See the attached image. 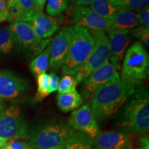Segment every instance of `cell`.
Masks as SVG:
<instances>
[{
    "label": "cell",
    "mask_w": 149,
    "mask_h": 149,
    "mask_svg": "<svg viewBox=\"0 0 149 149\" xmlns=\"http://www.w3.org/2000/svg\"><path fill=\"white\" fill-rule=\"evenodd\" d=\"M116 120L117 131L131 136L142 135L149 129V94L146 86L135 88Z\"/></svg>",
    "instance_id": "cell-1"
},
{
    "label": "cell",
    "mask_w": 149,
    "mask_h": 149,
    "mask_svg": "<svg viewBox=\"0 0 149 149\" xmlns=\"http://www.w3.org/2000/svg\"><path fill=\"white\" fill-rule=\"evenodd\" d=\"M135 90L120 79L98 88L93 95L91 107L97 122H103L117 113Z\"/></svg>",
    "instance_id": "cell-2"
},
{
    "label": "cell",
    "mask_w": 149,
    "mask_h": 149,
    "mask_svg": "<svg viewBox=\"0 0 149 149\" xmlns=\"http://www.w3.org/2000/svg\"><path fill=\"white\" fill-rule=\"evenodd\" d=\"M148 55L143 44L135 42L126 51L121 68L120 79L126 84L136 88L148 77Z\"/></svg>",
    "instance_id": "cell-3"
},
{
    "label": "cell",
    "mask_w": 149,
    "mask_h": 149,
    "mask_svg": "<svg viewBox=\"0 0 149 149\" xmlns=\"http://www.w3.org/2000/svg\"><path fill=\"white\" fill-rule=\"evenodd\" d=\"M74 130L68 124L52 121L28 131L26 137L37 149L63 148Z\"/></svg>",
    "instance_id": "cell-4"
},
{
    "label": "cell",
    "mask_w": 149,
    "mask_h": 149,
    "mask_svg": "<svg viewBox=\"0 0 149 149\" xmlns=\"http://www.w3.org/2000/svg\"><path fill=\"white\" fill-rule=\"evenodd\" d=\"M94 40L88 29L72 26L71 42L62 66V72L68 75H74L86 62L92 51Z\"/></svg>",
    "instance_id": "cell-5"
},
{
    "label": "cell",
    "mask_w": 149,
    "mask_h": 149,
    "mask_svg": "<svg viewBox=\"0 0 149 149\" xmlns=\"http://www.w3.org/2000/svg\"><path fill=\"white\" fill-rule=\"evenodd\" d=\"M89 31L94 40V46L86 62L75 74L74 77L78 84L84 81L110 58L109 41L105 33L99 31Z\"/></svg>",
    "instance_id": "cell-6"
},
{
    "label": "cell",
    "mask_w": 149,
    "mask_h": 149,
    "mask_svg": "<svg viewBox=\"0 0 149 149\" xmlns=\"http://www.w3.org/2000/svg\"><path fill=\"white\" fill-rule=\"evenodd\" d=\"M29 128L17 106H12L0 113V137L9 141L26 137Z\"/></svg>",
    "instance_id": "cell-7"
},
{
    "label": "cell",
    "mask_w": 149,
    "mask_h": 149,
    "mask_svg": "<svg viewBox=\"0 0 149 149\" xmlns=\"http://www.w3.org/2000/svg\"><path fill=\"white\" fill-rule=\"evenodd\" d=\"M119 79L120 77L117 70L109 61H107L84 81L81 88L82 95L85 98L90 97L100 87L110 81Z\"/></svg>",
    "instance_id": "cell-8"
},
{
    "label": "cell",
    "mask_w": 149,
    "mask_h": 149,
    "mask_svg": "<svg viewBox=\"0 0 149 149\" xmlns=\"http://www.w3.org/2000/svg\"><path fill=\"white\" fill-rule=\"evenodd\" d=\"M71 16L72 21L75 24V26L102 32H109L113 29L111 20L98 15L91 8L86 6L74 7Z\"/></svg>",
    "instance_id": "cell-9"
},
{
    "label": "cell",
    "mask_w": 149,
    "mask_h": 149,
    "mask_svg": "<svg viewBox=\"0 0 149 149\" xmlns=\"http://www.w3.org/2000/svg\"><path fill=\"white\" fill-rule=\"evenodd\" d=\"M68 125L74 130L86 134L93 139L100 132L97 122L88 104L74 110L68 120Z\"/></svg>",
    "instance_id": "cell-10"
},
{
    "label": "cell",
    "mask_w": 149,
    "mask_h": 149,
    "mask_svg": "<svg viewBox=\"0 0 149 149\" xmlns=\"http://www.w3.org/2000/svg\"><path fill=\"white\" fill-rule=\"evenodd\" d=\"M72 35V26L65 27L54 37L51 44L49 65L53 70L62 67L68 53Z\"/></svg>",
    "instance_id": "cell-11"
},
{
    "label": "cell",
    "mask_w": 149,
    "mask_h": 149,
    "mask_svg": "<svg viewBox=\"0 0 149 149\" xmlns=\"http://www.w3.org/2000/svg\"><path fill=\"white\" fill-rule=\"evenodd\" d=\"M130 30L112 29L109 31L111 63L117 70L122 68L124 52L130 43Z\"/></svg>",
    "instance_id": "cell-12"
},
{
    "label": "cell",
    "mask_w": 149,
    "mask_h": 149,
    "mask_svg": "<svg viewBox=\"0 0 149 149\" xmlns=\"http://www.w3.org/2000/svg\"><path fill=\"white\" fill-rule=\"evenodd\" d=\"M29 84L24 78L6 70H0V98L14 100L25 94Z\"/></svg>",
    "instance_id": "cell-13"
},
{
    "label": "cell",
    "mask_w": 149,
    "mask_h": 149,
    "mask_svg": "<svg viewBox=\"0 0 149 149\" xmlns=\"http://www.w3.org/2000/svg\"><path fill=\"white\" fill-rule=\"evenodd\" d=\"M93 140L95 149H132L133 144L131 135L111 130L99 132Z\"/></svg>",
    "instance_id": "cell-14"
},
{
    "label": "cell",
    "mask_w": 149,
    "mask_h": 149,
    "mask_svg": "<svg viewBox=\"0 0 149 149\" xmlns=\"http://www.w3.org/2000/svg\"><path fill=\"white\" fill-rule=\"evenodd\" d=\"M17 22H27L30 24L37 26L45 33L46 38L52 36L59 29L57 22L42 11L33 10L26 13L22 15Z\"/></svg>",
    "instance_id": "cell-15"
},
{
    "label": "cell",
    "mask_w": 149,
    "mask_h": 149,
    "mask_svg": "<svg viewBox=\"0 0 149 149\" xmlns=\"http://www.w3.org/2000/svg\"><path fill=\"white\" fill-rule=\"evenodd\" d=\"M9 29L15 42H17L22 48L37 51L36 37L31 24L24 22H15Z\"/></svg>",
    "instance_id": "cell-16"
},
{
    "label": "cell",
    "mask_w": 149,
    "mask_h": 149,
    "mask_svg": "<svg viewBox=\"0 0 149 149\" xmlns=\"http://www.w3.org/2000/svg\"><path fill=\"white\" fill-rule=\"evenodd\" d=\"M113 29L129 30L139 25L137 14L133 11L120 10L111 19Z\"/></svg>",
    "instance_id": "cell-17"
},
{
    "label": "cell",
    "mask_w": 149,
    "mask_h": 149,
    "mask_svg": "<svg viewBox=\"0 0 149 149\" xmlns=\"http://www.w3.org/2000/svg\"><path fill=\"white\" fill-rule=\"evenodd\" d=\"M90 7L93 12L107 19H111L117 12L122 10L117 0H93Z\"/></svg>",
    "instance_id": "cell-18"
},
{
    "label": "cell",
    "mask_w": 149,
    "mask_h": 149,
    "mask_svg": "<svg viewBox=\"0 0 149 149\" xmlns=\"http://www.w3.org/2000/svg\"><path fill=\"white\" fill-rule=\"evenodd\" d=\"M83 102L84 100L81 95L77 91L70 93H59L57 96V106L64 113L78 109Z\"/></svg>",
    "instance_id": "cell-19"
},
{
    "label": "cell",
    "mask_w": 149,
    "mask_h": 149,
    "mask_svg": "<svg viewBox=\"0 0 149 149\" xmlns=\"http://www.w3.org/2000/svg\"><path fill=\"white\" fill-rule=\"evenodd\" d=\"M64 149H95L93 138L81 132L74 131L66 141Z\"/></svg>",
    "instance_id": "cell-20"
},
{
    "label": "cell",
    "mask_w": 149,
    "mask_h": 149,
    "mask_svg": "<svg viewBox=\"0 0 149 149\" xmlns=\"http://www.w3.org/2000/svg\"><path fill=\"white\" fill-rule=\"evenodd\" d=\"M51 45L48 46L45 49L31 62L30 69L35 76L45 73L49 65Z\"/></svg>",
    "instance_id": "cell-21"
},
{
    "label": "cell",
    "mask_w": 149,
    "mask_h": 149,
    "mask_svg": "<svg viewBox=\"0 0 149 149\" xmlns=\"http://www.w3.org/2000/svg\"><path fill=\"white\" fill-rule=\"evenodd\" d=\"M37 91L35 97V102H41L49 95L48 86H49V74L42 73L37 77Z\"/></svg>",
    "instance_id": "cell-22"
},
{
    "label": "cell",
    "mask_w": 149,
    "mask_h": 149,
    "mask_svg": "<svg viewBox=\"0 0 149 149\" xmlns=\"http://www.w3.org/2000/svg\"><path fill=\"white\" fill-rule=\"evenodd\" d=\"M15 41L9 28L0 29V53H9L13 47Z\"/></svg>",
    "instance_id": "cell-23"
},
{
    "label": "cell",
    "mask_w": 149,
    "mask_h": 149,
    "mask_svg": "<svg viewBox=\"0 0 149 149\" xmlns=\"http://www.w3.org/2000/svg\"><path fill=\"white\" fill-rule=\"evenodd\" d=\"M68 0H48L46 13L50 17L60 15L68 8Z\"/></svg>",
    "instance_id": "cell-24"
},
{
    "label": "cell",
    "mask_w": 149,
    "mask_h": 149,
    "mask_svg": "<svg viewBox=\"0 0 149 149\" xmlns=\"http://www.w3.org/2000/svg\"><path fill=\"white\" fill-rule=\"evenodd\" d=\"M117 3L121 9L141 11L148 8L149 0H124Z\"/></svg>",
    "instance_id": "cell-25"
},
{
    "label": "cell",
    "mask_w": 149,
    "mask_h": 149,
    "mask_svg": "<svg viewBox=\"0 0 149 149\" xmlns=\"http://www.w3.org/2000/svg\"><path fill=\"white\" fill-rule=\"evenodd\" d=\"M78 84L75 77L72 75H64L59 81L58 90L59 93H66L73 92L76 91Z\"/></svg>",
    "instance_id": "cell-26"
},
{
    "label": "cell",
    "mask_w": 149,
    "mask_h": 149,
    "mask_svg": "<svg viewBox=\"0 0 149 149\" xmlns=\"http://www.w3.org/2000/svg\"><path fill=\"white\" fill-rule=\"evenodd\" d=\"M132 36L138 39L144 43L147 48H149V29L148 28L139 26L130 31Z\"/></svg>",
    "instance_id": "cell-27"
},
{
    "label": "cell",
    "mask_w": 149,
    "mask_h": 149,
    "mask_svg": "<svg viewBox=\"0 0 149 149\" xmlns=\"http://www.w3.org/2000/svg\"><path fill=\"white\" fill-rule=\"evenodd\" d=\"M4 149H37L31 142L13 140L3 147Z\"/></svg>",
    "instance_id": "cell-28"
},
{
    "label": "cell",
    "mask_w": 149,
    "mask_h": 149,
    "mask_svg": "<svg viewBox=\"0 0 149 149\" xmlns=\"http://www.w3.org/2000/svg\"><path fill=\"white\" fill-rule=\"evenodd\" d=\"M24 14V12L20 8L17 3L13 6L9 7L7 10V20L10 22H15Z\"/></svg>",
    "instance_id": "cell-29"
},
{
    "label": "cell",
    "mask_w": 149,
    "mask_h": 149,
    "mask_svg": "<svg viewBox=\"0 0 149 149\" xmlns=\"http://www.w3.org/2000/svg\"><path fill=\"white\" fill-rule=\"evenodd\" d=\"M17 3L23 11L24 13L33 10H37L35 0H17Z\"/></svg>",
    "instance_id": "cell-30"
},
{
    "label": "cell",
    "mask_w": 149,
    "mask_h": 149,
    "mask_svg": "<svg viewBox=\"0 0 149 149\" xmlns=\"http://www.w3.org/2000/svg\"><path fill=\"white\" fill-rule=\"evenodd\" d=\"M139 24L141 26L149 28V8H147L144 10L139 11L137 14Z\"/></svg>",
    "instance_id": "cell-31"
},
{
    "label": "cell",
    "mask_w": 149,
    "mask_h": 149,
    "mask_svg": "<svg viewBox=\"0 0 149 149\" xmlns=\"http://www.w3.org/2000/svg\"><path fill=\"white\" fill-rule=\"evenodd\" d=\"M59 81V77H57L55 72H51L49 74V86H48V93H49V95L57 91Z\"/></svg>",
    "instance_id": "cell-32"
},
{
    "label": "cell",
    "mask_w": 149,
    "mask_h": 149,
    "mask_svg": "<svg viewBox=\"0 0 149 149\" xmlns=\"http://www.w3.org/2000/svg\"><path fill=\"white\" fill-rule=\"evenodd\" d=\"M7 7L5 0H0V22L7 20Z\"/></svg>",
    "instance_id": "cell-33"
},
{
    "label": "cell",
    "mask_w": 149,
    "mask_h": 149,
    "mask_svg": "<svg viewBox=\"0 0 149 149\" xmlns=\"http://www.w3.org/2000/svg\"><path fill=\"white\" fill-rule=\"evenodd\" d=\"M137 149H149L148 136H144L139 139V146Z\"/></svg>",
    "instance_id": "cell-34"
},
{
    "label": "cell",
    "mask_w": 149,
    "mask_h": 149,
    "mask_svg": "<svg viewBox=\"0 0 149 149\" xmlns=\"http://www.w3.org/2000/svg\"><path fill=\"white\" fill-rule=\"evenodd\" d=\"M36 9L38 11H42L44 10V6L46 4V0H35Z\"/></svg>",
    "instance_id": "cell-35"
},
{
    "label": "cell",
    "mask_w": 149,
    "mask_h": 149,
    "mask_svg": "<svg viewBox=\"0 0 149 149\" xmlns=\"http://www.w3.org/2000/svg\"><path fill=\"white\" fill-rule=\"evenodd\" d=\"M93 0H77L76 5L77 6H86L90 5Z\"/></svg>",
    "instance_id": "cell-36"
},
{
    "label": "cell",
    "mask_w": 149,
    "mask_h": 149,
    "mask_svg": "<svg viewBox=\"0 0 149 149\" xmlns=\"http://www.w3.org/2000/svg\"><path fill=\"white\" fill-rule=\"evenodd\" d=\"M5 1L8 8L17 4V0H5Z\"/></svg>",
    "instance_id": "cell-37"
},
{
    "label": "cell",
    "mask_w": 149,
    "mask_h": 149,
    "mask_svg": "<svg viewBox=\"0 0 149 149\" xmlns=\"http://www.w3.org/2000/svg\"><path fill=\"white\" fill-rule=\"evenodd\" d=\"M8 142V141L7 139H3L2 137H0V148H3L5 145H6L7 143Z\"/></svg>",
    "instance_id": "cell-38"
},
{
    "label": "cell",
    "mask_w": 149,
    "mask_h": 149,
    "mask_svg": "<svg viewBox=\"0 0 149 149\" xmlns=\"http://www.w3.org/2000/svg\"><path fill=\"white\" fill-rule=\"evenodd\" d=\"M4 109V105H3V101H0V112H1Z\"/></svg>",
    "instance_id": "cell-39"
},
{
    "label": "cell",
    "mask_w": 149,
    "mask_h": 149,
    "mask_svg": "<svg viewBox=\"0 0 149 149\" xmlns=\"http://www.w3.org/2000/svg\"><path fill=\"white\" fill-rule=\"evenodd\" d=\"M50 149H64L63 148H50Z\"/></svg>",
    "instance_id": "cell-40"
},
{
    "label": "cell",
    "mask_w": 149,
    "mask_h": 149,
    "mask_svg": "<svg viewBox=\"0 0 149 149\" xmlns=\"http://www.w3.org/2000/svg\"><path fill=\"white\" fill-rule=\"evenodd\" d=\"M124 1V0H117V2H119V1Z\"/></svg>",
    "instance_id": "cell-41"
},
{
    "label": "cell",
    "mask_w": 149,
    "mask_h": 149,
    "mask_svg": "<svg viewBox=\"0 0 149 149\" xmlns=\"http://www.w3.org/2000/svg\"><path fill=\"white\" fill-rule=\"evenodd\" d=\"M0 101H3V100H1V98H0Z\"/></svg>",
    "instance_id": "cell-42"
},
{
    "label": "cell",
    "mask_w": 149,
    "mask_h": 149,
    "mask_svg": "<svg viewBox=\"0 0 149 149\" xmlns=\"http://www.w3.org/2000/svg\"><path fill=\"white\" fill-rule=\"evenodd\" d=\"M0 149H4L3 148H0Z\"/></svg>",
    "instance_id": "cell-43"
},
{
    "label": "cell",
    "mask_w": 149,
    "mask_h": 149,
    "mask_svg": "<svg viewBox=\"0 0 149 149\" xmlns=\"http://www.w3.org/2000/svg\"><path fill=\"white\" fill-rule=\"evenodd\" d=\"M0 113H1V112H0Z\"/></svg>",
    "instance_id": "cell-44"
}]
</instances>
